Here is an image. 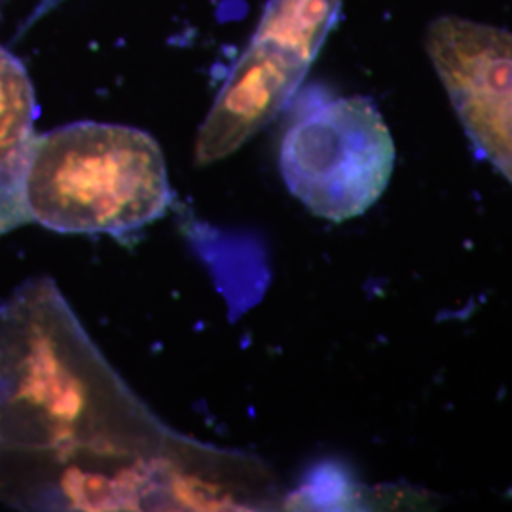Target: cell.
Returning <instances> with one entry per match:
<instances>
[{
  "label": "cell",
  "mask_w": 512,
  "mask_h": 512,
  "mask_svg": "<svg viewBox=\"0 0 512 512\" xmlns=\"http://www.w3.org/2000/svg\"><path fill=\"white\" fill-rule=\"evenodd\" d=\"M222 452L169 433L93 346L54 281L0 306V501L18 509H203Z\"/></svg>",
  "instance_id": "cell-1"
},
{
  "label": "cell",
  "mask_w": 512,
  "mask_h": 512,
  "mask_svg": "<svg viewBox=\"0 0 512 512\" xmlns=\"http://www.w3.org/2000/svg\"><path fill=\"white\" fill-rule=\"evenodd\" d=\"M164 152L147 131L76 122L38 135L23 173L29 219L59 234L122 236L171 203Z\"/></svg>",
  "instance_id": "cell-2"
},
{
  "label": "cell",
  "mask_w": 512,
  "mask_h": 512,
  "mask_svg": "<svg viewBox=\"0 0 512 512\" xmlns=\"http://www.w3.org/2000/svg\"><path fill=\"white\" fill-rule=\"evenodd\" d=\"M395 164L389 128L361 95H317L298 110L279 148L289 192L330 222L365 215L382 198Z\"/></svg>",
  "instance_id": "cell-3"
},
{
  "label": "cell",
  "mask_w": 512,
  "mask_h": 512,
  "mask_svg": "<svg viewBox=\"0 0 512 512\" xmlns=\"http://www.w3.org/2000/svg\"><path fill=\"white\" fill-rule=\"evenodd\" d=\"M425 50L475 147L512 183V33L437 18Z\"/></svg>",
  "instance_id": "cell-4"
},
{
  "label": "cell",
  "mask_w": 512,
  "mask_h": 512,
  "mask_svg": "<svg viewBox=\"0 0 512 512\" xmlns=\"http://www.w3.org/2000/svg\"><path fill=\"white\" fill-rule=\"evenodd\" d=\"M310 67L302 57L253 37L198 131L196 164L232 156L268 126L291 103Z\"/></svg>",
  "instance_id": "cell-5"
},
{
  "label": "cell",
  "mask_w": 512,
  "mask_h": 512,
  "mask_svg": "<svg viewBox=\"0 0 512 512\" xmlns=\"http://www.w3.org/2000/svg\"><path fill=\"white\" fill-rule=\"evenodd\" d=\"M38 109L25 67L0 46V236L31 222L23 173L35 141Z\"/></svg>",
  "instance_id": "cell-6"
},
{
  "label": "cell",
  "mask_w": 512,
  "mask_h": 512,
  "mask_svg": "<svg viewBox=\"0 0 512 512\" xmlns=\"http://www.w3.org/2000/svg\"><path fill=\"white\" fill-rule=\"evenodd\" d=\"M342 0H268L255 38L313 63L340 16Z\"/></svg>",
  "instance_id": "cell-7"
}]
</instances>
